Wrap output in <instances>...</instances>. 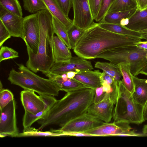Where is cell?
I'll return each instance as SVG.
<instances>
[{"label":"cell","instance_id":"obj_1","mask_svg":"<svg viewBox=\"0 0 147 147\" xmlns=\"http://www.w3.org/2000/svg\"><path fill=\"white\" fill-rule=\"evenodd\" d=\"M95 90L86 88L68 92L57 100L51 108L36 121L39 130L50 125L61 127L69 122L86 113L93 103Z\"/></svg>","mask_w":147,"mask_h":147},{"label":"cell","instance_id":"obj_2","mask_svg":"<svg viewBox=\"0 0 147 147\" xmlns=\"http://www.w3.org/2000/svg\"><path fill=\"white\" fill-rule=\"evenodd\" d=\"M141 39L115 33L100 27L94 22L78 41L73 49L78 56L85 59L97 58L100 54L115 48L134 45Z\"/></svg>","mask_w":147,"mask_h":147},{"label":"cell","instance_id":"obj_3","mask_svg":"<svg viewBox=\"0 0 147 147\" xmlns=\"http://www.w3.org/2000/svg\"><path fill=\"white\" fill-rule=\"evenodd\" d=\"M40 30L38 50L35 53L27 44L28 59L26 66L35 73L48 72L55 62L53 54V38L55 34L53 15L48 9L37 12Z\"/></svg>","mask_w":147,"mask_h":147},{"label":"cell","instance_id":"obj_4","mask_svg":"<svg viewBox=\"0 0 147 147\" xmlns=\"http://www.w3.org/2000/svg\"><path fill=\"white\" fill-rule=\"evenodd\" d=\"M17 64L20 71L12 69L9 74L8 80L11 84L24 90L33 91L39 95L57 96L59 92L62 91L60 86L54 81L39 76L22 64Z\"/></svg>","mask_w":147,"mask_h":147},{"label":"cell","instance_id":"obj_5","mask_svg":"<svg viewBox=\"0 0 147 147\" xmlns=\"http://www.w3.org/2000/svg\"><path fill=\"white\" fill-rule=\"evenodd\" d=\"M113 111L114 121H121L137 125L144 121V106L137 103L132 94L125 87L122 80L118 81V91Z\"/></svg>","mask_w":147,"mask_h":147},{"label":"cell","instance_id":"obj_6","mask_svg":"<svg viewBox=\"0 0 147 147\" xmlns=\"http://www.w3.org/2000/svg\"><path fill=\"white\" fill-rule=\"evenodd\" d=\"M101 58L117 65L121 63L129 64L131 73L134 76L140 74L147 65V50L134 45L119 47L103 52L96 58Z\"/></svg>","mask_w":147,"mask_h":147},{"label":"cell","instance_id":"obj_7","mask_svg":"<svg viewBox=\"0 0 147 147\" xmlns=\"http://www.w3.org/2000/svg\"><path fill=\"white\" fill-rule=\"evenodd\" d=\"M15 99L0 110V137H17L19 133L17 125Z\"/></svg>","mask_w":147,"mask_h":147},{"label":"cell","instance_id":"obj_8","mask_svg":"<svg viewBox=\"0 0 147 147\" xmlns=\"http://www.w3.org/2000/svg\"><path fill=\"white\" fill-rule=\"evenodd\" d=\"M121 121H114L112 123L104 122L102 125L84 132L94 136H138L129 125Z\"/></svg>","mask_w":147,"mask_h":147},{"label":"cell","instance_id":"obj_9","mask_svg":"<svg viewBox=\"0 0 147 147\" xmlns=\"http://www.w3.org/2000/svg\"><path fill=\"white\" fill-rule=\"evenodd\" d=\"M117 93H105L102 99L93 103L88 108L87 113L106 123H109L113 117V111Z\"/></svg>","mask_w":147,"mask_h":147},{"label":"cell","instance_id":"obj_10","mask_svg":"<svg viewBox=\"0 0 147 147\" xmlns=\"http://www.w3.org/2000/svg\"><path fill=\"white\" fill-rule=\"evenodd\" d=\"M23 35L25 44L36 53L40 39L39 25L36 13L24 17Z\"/></svg>","mask_w":147,"mask_h":147},{"label":"cell","instance_id":"obj_11","mask_svg":"<svg viewBox=\"0 0 147 147\" xmlns=\"http://www.w3.org/2000/svg\"><path fill=\"white\" fill-rule=\"evenodd\" d=\"M73 24L86 30L94 22L88 0H72Z\"/></svg>","mask_w":147,"mask_h":147},{"label":"cell","instance_id":"obj_12","mask_svg":"<svg viewBox=\"0 0 147 147\" xmlns=\"http://www.w3.org/2000/svg\"><path fill=\"white\" fill-rule=\"evenodd\" d=\"M104 122L87 113L70 121L59 129L63 132H84Z\"/></svg>","mask_w":147,"mask_h":147},{"label":"cell","instance_id":"obj_13","mask_svg":"<svg viewBox=\"0 0 147 147\" xmlns=\"http://www.w3.org/2000/svg\"><path fill=\"white\" fill-rule=\"evenodd\" d=\"M93 68L91 62L80 57H73L68 62H54L49 72L60 74L70 71L91 70Z\"/></svg>","mask_w":147,"mask_h":147},{"label":"cell","instance_id":"obj_14","mask_svg":"<svg viewBox=\"0 0 147 147\" xmlns=\"http://www.w3.org/2000/svg\"><path fill=\"white\" fill-rule=\"evenodd\" d=\"M0 20L12 36L19 37L24 39V18L8 11L0 5Z\"/></svg>","mask_w":147,"mask_h":147},{"label":"cell","instance_id":"obj_15","mask_svg":"<svg viewBox=\"0 0 147 147\" xmlns=\"http://www.w3.org/2000/svg\"><path fill=\"white\" fill-rule=\"evenodd\" d=\"M20 99L25 112L35 115L44 109V103L40 96L33 91L24 90L21 91Z\"/></svg>","mask_w":147,"mask_h":147},{"label":"cell","instance_id":"obj_16","mask_svg":"<svg viewBox=\"0 0 147 147\" xmlns=\"http://www.w3.org/2000/svg\"><path fill=\"white\" fill-rule=\"evenodd\" d=\"M77 72L74 79L87 88L95 90L102 86L100 79L101 72L99 70H79Z\"/></svg>","mask_w":147,"mask_h":147},{"label":"cell","instance_id":"obj_17","mask_svg":"<svg viewBox=\"0 0 147 147\" xmlns=\"http://www.w3.org/2000/svg\"><path fill=\"white\" fill-rule=\"evenodd\" d=\"M70 49L57 36H54L53 50L55 62L69 61L72 57Z\"/></svg>","mask_w":147,"mask_h":147},{"label":"cell","instance_id":"obj_18","mask_svg":"<svg viewBox=\"0 0 147 147\" xmlns=\"http://www.w3.org/2000/svg\"><path fill=\"white\" fill-rule=\"evenodd\" d=\"M43 74L49 79L56 83L60 86L62 91L66 92L87 88L74 79L68 78L67 80L63 81L60 74H52L49 72Z\"/></svg>","mask_w":147,"mask_h":147},{"label":"cell","instance_id":"obj_19","mask_svg":"<svg viewBox=\"0 0 147 147\" xmlns=\"http://www.w3.org/2000/svg\"><path fill=\"white\" fill-rule=\"evenodd\" d=\"M52 14L68 29L73 24V20L63 12L56 0H42Z\"/></svg>","mask_w":147,"mask_h":147},{"label":"cell","instance_id":"obj_20","mask_svg":"<svg viewBox=\"0 0 147 147\" xmlns=\"http://www.w3.org/2000/svg\"><path fill=\"white\" fill-rule=\"evenodd\" d=\"M133 78L134 85L133 97L137 103L144 106L147 101V79L133 76Z\"/></svg>","mask_w":147,"mask_h":147},{"label":"cell","instance_id":"obj_21","mask_svg":"<svg viewBox=\"0 0 147 147\" xmlns=\"http://www.w3.org/2000/svg\"><path fill=\"white\" fill-rule=\"evenodd\" d=\"M125 26L138 32L147 29V9L140 11L137 9L129 18V23Z\"/></svg>","mask_w":147,"mask_h":147},{"label":"cell","instance_id":"obj_22","mask_svg":"<svg viewBox=\"0 0 147 147\" xmlns=\"http://www.w3.org/2000/svg\"><path fill=\"white\" fill-rule=\"evenodd\" d=\"M99 26L104 29L112 32L124 35H127L144 39L142 33L138 31L131 30L125 26L120 24L107 23L101 22H98Z\"/></svg>","mask_w":147,"mask_h":147},{"label":"cell","instance_id":"obj_23","mask_svg":"<svg viewBox=\"0 0 147 147\" xmlns=\"http://www.w3.org/2000/svg\"><path fill=\"white\" fill-rule=\"evenodd\" d=\"M67 136L66 133L59 129H51L49 131H43L31 127L28 130L19 133L17 137H56Z\"/></svg>","mask_w":147,"mask_h":147},{"label":"cell","instance_id":"obj_24","mask_svg":"<svg viewBox=\"0 0 147 147\" xmlns=\"http://www.w3.org/2000/svg\"><path fill=\"white\" fill-rule=\"evenodd\" d=\"M123 78L122 80L126 88L132 94L134 91L133 75L130 71V65L128 63H121L117 65Z\"/></svg>","mask_w":147,"mask_h":147},{"label":"cell","instance_id":"obj_25","mask_svg":"<svg viewBox=\"0 0 147 147\" xmlns=\"http://www.w3.org/2000/svg\"><path fill=\"white\" fill-rule=\"evenodd\" d=\"M94 67L102 69L112 77L115 80L119 81L122 80V76L118 65L111 62L98 61L95 64Z\"/></svg>","mask_w":147,"mask_h":147},{"label":"cell","instance_id":"obj_26","mask_svg":"<svg viewBox=\"0 0 147 147\" xmlns=\"http://www.w3.org/2000/svg\"><path fill=\"white\" fill-rule=\"evenodd\" d=\"M137 9L126 11L107 13L99 22L120 24V21L122 19L126 18H129L136 11Z\"/></svg>","mask_w":147,"mask_h":147},{"label":"cell","instance_id":"obj_27","mask_svg":"<svg viewBox=\"0 0 147 147\" xmlns=\"http://www.w3.org/2000/svg\"><path fill=\"white\" fill-rule=\"evenodd\" d=\"M136 8L137 5L135 0H116L107 13L126 11Z\"/></svg>","mask_w":147,"mask_h":147},{"label":"cell","instance_id":"obj_28","mask_svg":"<svg viewBox=\"0 0 147 147\" xmlns=\"http://www.w3.org/2000/svg\"><path fill=\"white\" fill-rule=\"evenodd\" d=\"M53 23L55 34L57 36L63 41L69 49H71L67 29L65 26L53 15Z\"/></svg>","mask_w":147,"mask_h":147},{"label":"cell","instance_id":"obj_29","mask_svg":"<svg viewBox=\"0 0 147 147\" xmlns=\"http://www.w3.org/2000/svg\"><path fill=\"white\" fill-rule=\"evenodd\" d=\"M47 111L44 109L42 111L35 115L25 111L23 119V131H26L30 129L32 124L41 118Z\"/></svg>","mask_w":147,"mask_h":147},{"label":"cell","instance_id":"obj_30","mask_svg":"<svg viewBox=\"0 0 147 147\" xmlns=\"http://www.w3.org/2000/svg\"><path fill=\"white\" fill-rule=\"evenodd\" d=\"M0 5L14 14L23 16L22 7L18 0H0Z\"/></svg>","mask_w":147,"mask_h":147},{"label":"cell","instance_id":"obj_31","mask_svg":"<svg viewBox=\"0 0 147 147\" xmlns=\"http://www.w3.org/2000/svg\"><path fill=\"white\" fill-rule=\"evenodd\" d=\"M25 10L35 13L41 10L48 9L42 0H22Z\"/></svg>","mask_w":147,"mask_h":147},{"label":"cell","instance_id":"obj_32","mask_svg":"<svg viewBox=\"0 0 147 147\" xmlns=\"http://www.w3.org/2000/svg\"><path fill=\"white\" fill-rule=\"evenodd\" d=\"M86 30L81 28L73 24L67 30L68 36L71 49H74Z\"/></svg>","mask_w":147,"mask_h":147},{"label":"cell","instance_id":"obj_33","mask_svg":"<svg viewBox=\"0 0 147 147\" xmlns=\"http://www.w3.org/2000/svg\"><path fill=\"white\" fill-rule=\"evenodd\" d=\"M19 57L18 53L11 48L2 46L0 49V62Z\"/></svg>","mask_w":147,"mask_h":147},{"label":"cell","instance_id":"obj_34","mask_svg":"<svg viewBox=\"0 0 147 147\" xmlns=\"http://www.w3.org/2000/svg\"><path fill=\"white\" fill-rule=\"evenodd\" d=\"M116 0H102L98 15L94 20L99 22L107 13L109 8Z\"/></svg>","mask_w":147,"mask_h":147},{"label":"cell","instance_id":"obj_35","mask_svg":"<svg viewBox=\"0 0 147 147\" xmlns=\"http://www.w3.org/2000/svg\"><path fill=\"white\" fill-rule=\"evenodd\" d=\"M14 99L13 93L9 90H0V109L1 110Z\"/></svg>","mask_w":147,"mask_h":147},{"label":"cell","instance_id":"obj_36","mask_svg":"<svg viewBox=\"0 0 147 147\" xmlns=\"http://www.w3.org/2000/svg\"><path fill=\"white\" fill-rule=\"evenodd\" d=\"M12 36L0 20V47L4 42Z\"/></svg>","mask_w":147,"mask_h":147},{"label":"cell","instance_id":"obj_37","mask_svg":"<svg viewBox=\"0 0 147 147\" xmlns=\"http://www.w3.org/2000/svg\"><path fill=\"white\" fill-rule=\"evenodd\" d=\"M44 104V108L48 111L57 100L53 96L48 95H39Z\"/></svg>","mask_w":147,"mask_h":147},{"label":"cell","instance_id":"obj_38","mask_svg":"<svg viewBox=\"0 0 147 147\" xmlns=\"http://www.w3.org/2000/svg\"><path fill=\"white\" fill-rule=\"evenodd\" d=\"M102 0H88L91 12L94 20L98 13Z\"/></svg>","mask_w":147,"mask_h":147},{"label":"cell","instance_id":"obj_39","mask_svg":"<svg viewBox=\"0 0 147 147\" xmlns=\"http://www.w3.org/2000/svg\"><path fill=\"white\" fill-rule=\"evenodd\" d=\"M60 7L67 16H68L72 7V0H56Z\"/></svg>","mask_w":147,"mask_h":147},{"label":"cell","instance_id":"obj_40","mask_svg":"<svg viewBox=\"0 0 147 147\" xmlns=\"http://www.w3.org/2000/svg\"><path fill=\"white\" fill-rule=\"evenodd\" d=\"M100 79L101 85L102 83H105L111 85L115 81L112 77L104 71L101 73L100 76Z\"/></svg>","mask_w":147,"mask_h":147},{"label":"cell","instance_id":"obj_41","mask_svg":"<svg viewBox=\"0 0 147 147\" xmlns=\"http://www.w3.org/2000/svg\"><path fill=\"white\" fill-rule=\"evenodd\" d=\"M105 94V93L103 91L102 86L97 88L95 90V94L93 103H96L101 100Z\"/></svg>","mask_w":147,"mask_h":147},{"label":"cell","instance_id":"obj_42","mask_svg":"<svg viewBox=\"0 0 147 147\" xmlns=\"http://www.w3.org/2000/svg\"><path fill=\"white\" fill-rule=\"evenodd\" d=\"M137 5V9L140 11L147 9V0H135Z\"/></svg>","mask_w":147,"mask_h":147},{"label":"cell","instance_id":"obj_43","mask_svg":"<svg viewBox=\"0 0 147 147\" xmlns=\"http://www.w3.org/2000/svg\"><path fill=\"white\" fill-rule=\"evenodd\" d=\"M65 132L67 136L92 137L94 136L91 134L84 132Z\"/></svg>","mask_w":147,"mask_h":147},{"label":"cell","instance_id":"obj_44","mask_svg":"<svg viewBox=\"0 0 147 147\" xmlns=\"http://www.w3.org/2000/svg\"><path fill=\"white\" fill-rule=\"evenodd\" d=\"M134 45L140 49L147 50V41L136 42Z\"/></svg>","mask_w":147,"mask_h":147},{"label":"cell","instance_id":"obj_45","mask_svg":"<svg viewBox=\"0 0 147 147\" xmlns=\"http://www.w3.org/2000/svg\"><path fill=\"white\" fill-rule=\"evenodd\" d=\"M143 117L144 121L147 120V101L143 107Z\"/></svg>","mask_w":147,"mask_h":147},{"label":"cell","instance_id":"obj_46","mask_svg":"<svg viewBox=\"0 0 147 147\" xmlns=\"http://www.w3.org/2000/svg\"><path fill=\"white\" fill-rule=\"evenodd\" d=\"M78 72L76 71H70L66 73L67 78L70 79H74L76 74Z\"/></svg>","mask_w":147,"mask_h":147},{"label":"cell","instance_id":"obj_47","mask_svg":"<svg viewBox=\"0 0 147 147\" xmlns=\"http://www.w3.org/2000/svg\"><path fill=\"white\" fill-rule=\"evenodd\" d=\"M129 22V18H124L121 20L120 24L122 26H125L128 24Z\"/></svg>","mask_w":147,"mask_h":147},{"label":"cell","instance_id":"obj_48","mask_svg":"<svg viewBox=\"0 0 147 147\" xmlns=\"http://www.w3.org/2000/svg\"><path fill=\"white\" fill-rule=\"evenodd\" d=\"M140 32L142 33L144 37V39L147 41V29L141 31Z\"/></svg>","mask_w":147,"mask_h":147},{"label":"cell","instance_id":"obj_49","mask_svg":"<svg viewBox=\"0 0 147 147\" xmlns=\"http://www.w3.org/2000/svg\"><path fill=\"white\" fill-rule=\"evenodd\" d=\"M140 74L147 76V65L140 71Z\"/></svg>","mask_w":147,"mask_h":147},{"label":"cell","instance_id":"obj_50","mask_svg":"<svg viewBox=\"0 0 147 147\" xmlns=\"http://www.w3.org/2000/svg\"><path fill=\"white\" fill-rule=\"evenodd\" d=\"M142 132L143 134H147V124L144 126L142 129Z\"/></svg>","mask_w":147,"mask_h":147},{"label":"cell","instance_id":"obj_51","mask_svg":"<svg viewBox=\"0 0 147 147\" xmlns=\"http://www.w3.org/2000/svg\"><path fill=\"white\" fill-rule=\"evenodd\" d=\"M0 90L3 88V85L1 81H0Z\"/></svg>","mask_w":147,"mask_h":147}]
</instances>
